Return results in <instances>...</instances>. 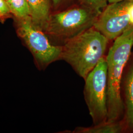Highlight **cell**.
Listing matches in <instances>:
<instances>
[{"mask_svg": "<svg viewBox=\"0 0 133 133\" xmlns=\"http://www.w3.org/2000/svg\"><path fill=\"white\" fill-rule=\"evenodd\" d=\"M6 2L14 19L30 17V10L27 0H6Z\"/></svg>", "mask_w": 133, "mask_h": 133, "instance_id": "cell-10", "label": "cell"}, {"mask_svg": "<svg viewBox=\"0 0 133 133\" xmlns=\"http://www.w3.org/2000/svg\"><path fill=\"white\" fill-rule=\"evenodd\" d=\"M52 8L55 11L61 10L64 6L71 3L72 0H51Z\"/></svg>", "mask_w": 133, "mask_h": 133, "instance_id": "cell-13", "label": "cell"}, {"mask_svg": "<svg viewBox=\"0 0 133 133\" xmlns=\"http://www.w3.org/2000/svg\"><path fill=\"white\" fill-rule=\"evenodd\" d=\"M130 2L109 4L101 12L94 27L109 41L114 40L130 25L128 7Z\"/></svg>", "mask_w": 133, "mask_h": 133, "instance_id": "cell-6", "label": "cell"}, {"mask_svg": "<svg viewBox=\"0 0 133 133\" xmlns=\"http://www.w3.org/2000/svg\"></svg>", "mask_w": 133, "mask_h": 133, "instance_id": "cell-16", "label": "cell"}, {"mask_svg": "<svg viewBox=\"0 0 133 133\" xmlns=\"http://www.w3.org/2000/svg\"><path fill=\"white\" fill-rule=\"evenodd\" d=\"M13 18L9 5L6 0H0V23L4 24L6 20Z\"/></svg>", "mask_w": 133, "mask_h": 133, "instance_id": "cell-12", "label": "cell"}, {"mask_svg": "<svg viewBox=\"0 0 133 133\" xmlns=\"http://www.w3.org/2000/svg\"><path fill=\"white\" fill-rule=\"evenodd\" d=\"M101 13L81 5L58 11L50 14L43 32L53 44L62 46L93 27Z\"/></svg>", "mask_w": 133, "mask_h": 133, "instance_id": "cell-3", "label": "cell"}, {"mask_svg": "<svg viewBox=\"0 0 133 133\" xmlns=\"http://www.w3.org/2000/svg\"><path fill=\"white\" fill-rule=\"evenodd\" d=\"M109 41L93 27L61 46L60 60L68 63L84 80L106 56Z\"/></svg>", "mask_w": 133, "mask_h": 133, "instance_id": "cell-2", "label": "cell"}, {"mask_svg": "<svg viewBox=\"0 0 133 133\" xmlns=\"http://www.w3.org/2000/svg\"><path fill=\"white\" fill-rule=\"evenodd\" d=\"M30 17L34 25L44 31L52 8L51 0H27Z\"/></svg>", "mask_w": 133, "mask_h": 133, "instance_id": "cell-8", "label": "cell"}, {"mask_svg": "<svg viewBox=\"0 0 133 133\" xmlns=\"http://www.w3.org/2000/svg\"><path fill=\"white\" fill-rule=\"evenodd\" d=\"M80 5L101 11L108 5V0H78Z\"/></svg>", "mask_w": 133, "mask_h": 133, "instance_id": "cell-11", "label": "cell"}, {"mask_svg": "<svg viewBox=\"0 0 133 133\" xmlns=\"http://www.w3.org/2000/svg\"><path fill=\"white\" fill-rule=\"evenodd\" d=\"M128 14L130 25H133V1L130 2L128 7Z\"/></svg>", "mask_w": 133, "mask_h": 133, "instance_id": "cell-14", "label": "cell"}, {"mask_svg": "<svg viewBox=\"0 0 133 133\" xmlns=\"http://www.w3.org/2000/svg\"><path fill=\"white\" fill-rule=\"evenodd\" d=\"M123 1L132 2V1H133V0H108V2L109 4H112V3H118V2H123Z\"/></svg>", "mask_w": 133, "mask_h": 133, "instance_id": "cell-15", "label": "cell"}, {"mask_svg": "<svg viewBox=\"0 0 133 133\" xmlns=\"http://www.w3.org/2000/svg\"><path fill=\"white\" fill-rule=\"evenodd\" d=\"M72 133H124L122 120L118 121H107L105 123L93 125L89 127H78Z\"/></svg>", "mask_w": 133, "mask_h": 133, "instance_id": "cell-9", "label": "cell"}, {"mask_svg": "<svg viewBox=\"0 0 133 133\" xmlns=\"http://www.w3.org/2000/svg\"><path fill=\"white\" fill-rule=\"evenodd\" d=\"M84 81V96L93 125L108 121L106 56L101 59Z\"/></svg>", "mask_w": 133, "mask_h": 133, "instance_id": "cell-5", "label": "cell"}, {"mask_svg": "<svg viewBox=\"0 0 133 133\" xmlns=\"http://www.w3.org/2000/svg\"><path fill=\"white\" fill-rule=\"evenodd\" d=\"M124 105V115L121 120L124 133H133V52L125 66L121 86Z\"/></svg>", "mask_w": 133, "mask_h": 133, "instance_id": "cell-7", "label": "cell"}, {"mask_svg": "<svg viewBox=\"0 0 133 133\" xmlns=\"http://www.w3.org/2000/svg\"><path fill=\"white\" fill-rule=\"evenodd\" d=\"M14 19L17 35L32 53L39 70H44L51 63L60 60L62 46L53 44L43 30L34 24L30 17Z\"/></svg>", "mask_w": 133, "mask_h": 133, "instance_id": "cell-4", "label": "cell"}, {"mask_svg": "<svg viewBox=\"0 0 133 133\" xmlns=\"http://www.w3.org/2000/svg\"><path fill=\"white\" fill-rule=\"evenodd\" d=\"M106 55L108 71V121L121 120L124 105L121 86L124 70L133 46V25H130L114 40Z\"/></svg>", "mask_w": 133, "mask_h": 133, "instance_id": "cell-1", "label": "cell"}]
</instances>
